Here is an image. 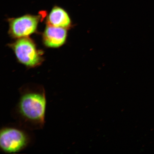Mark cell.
Masks as SVG:
<instances>
[{"label":"cell","instance_id":"277c9868","mask_svg":"<svg viewBox=\"0 0 154 154\" xmlns=\"http://www.w3.org/2000/svg\"><path fill=\"white\" fill-rule=\"evenodd\" d=\"M40 15H25L9 19V33L12 37H28L36 31L41 19Z\"/></svg>","mask_w":154,"mask_h":154},{"label":"cell","instance_id":"7a4b0ae2","mask_svg":"<svg viewBox=\"0 0 154 154\" xmlns=\"http://www.w3.org/2000/svg\"><path fill=\"white\" fill-rule=\"evenodd\" d=\"M18 124L3 126L0 131V149L6 153L22 151L33 141L31 132Z\"/></svg>","mask_w":154,"mask_h":154},{"label":"cell","instance_id":"8992f818","mask_svg":"<svg viewBox=\"0 0 154 154\" xmlns=\"http://www.w3.org/2000/svg\"><path fill=\"white\" fill-rule=\"evenodd\" d=\"M47 20L48 25L66 29L69 28L72 24L68 13L64 9L57 6L51 9Z\"/></svg>","mask_w":154,"mask_h":154},{"label":"cell","instance_id":"6da1fadb","mask_svg":"<svg viewBox=\"0 0 154 154\" xmlns=\"http://www.w3.org/2000/svg\"><path fill=\"white\" fill-rule=\"evenodd\" d=\"M19 97L11 112L17 124L31 131L44 128L47 100L43 86L27 84L19 88Z\"/></svg>","mask_w":154,"mask_h":154},{"label":"cell","instance_id":"3957f363","mask_svg":"<svg viewBox=\"0 0 154 154\" xmlns=\"http://www.w3.org/2000/svg\"><path fill=\"white\" fill-rule=\"evenodd\" d=\"M11 47L18 61L28 67H34L43 62V54L36 48L34 42L28 37L18 38Z\"/></svg>","mask_w":154,"mask_h":154},{"label":"cell","instance_id":"5b68a950","mask_svg":"<svg viewBox=\"0 0 154 154\" xmlns=\"http://www.w3.org/2000/svg\"><path fill=\"white\" fill-rule=\"evenodd\" d=\"M66 29L48 25L43 34V42L46 47L57 48L62 46L66 41Z\"/></svg>","mask_w":154,"mask_h":154}]
</instances>
